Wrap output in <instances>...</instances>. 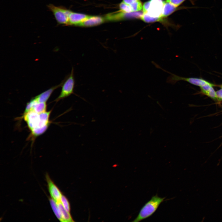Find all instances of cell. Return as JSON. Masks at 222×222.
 Instances as JSON below:
<instances>
[{
  "label": "cell",
  "instance_id": "8",
  "mask_svg": "<svg viewBox=\"0 0 222 222\" xmlns=\"http://www.w3.org/2000/svg\"><path fill=\"white\" fill-rule=\"evenodd\" d=\"M106 21L105 17L99 16H90L77 26L88 27L100 25Z\"/></svg>",
  "mask_w": 222,
  "mask_h": 222
},
{
  "label": "cell",
  "instance_id": "11",
  "mask_svg": "<svg viewBox=\"0 0 222 222\" xmlns=\"http://www.w3.org/2000/svg\"><path fill=\"white\" fill-rule=\"evenodd\" d=\"M177 9V7L169 2H165L161 17L165 18Z\"/></svg>",
  "mask_w": 222,
  "mask_h": 222
},
{
  "label": "cell",
  "instance_id": "10",
  "mask_svg": "<svg viewBox=\"0 0 222 222\" xmlns=\"http://www.w3.org/2000/svg\"><path fill=\"white\" fill-rule=\"evenodd\" d=\"M63 82V80L59 84L52 87L47 90L35 97V98L38 102L46 103L53 91L56 89L61 87L62 84Z\"/></svg>",
  "mask_w": 222,
  "mask_h": 222
},
{
  "label": "cell",
  "instance_id": "22",
  "mask_svg": "<svg viewBox=\"0 0 222 222\" xmlns=\"http://www.w3.org/2000/svg\"><path fill=\"white\" fill-rule=\"evenodd\" d=\"M217 99L219 100H222V88L220 90L216 92Z\"/></svg>",
  "mask_w": 222,
  "mask_h": 222
},
{
  "label": "cell",
  "instance_id": "1",
  "mask_svg": "<svg viewBox=\"0 0 222 222\" xmlns=\"http://www.w3.org/2000/svg\"><path fill=\"white\" fill-rule=\"evenodd\" d=\"M165 199V197L161 198L157 195L152 196L141 208L138 216L133 221L139 222L151 216Z\"/></svg>",
  "mask_w": 222,
  "mask_h": 222
},
{
  "label": "cell",
  "instance_id": "21",
  "mask_svg": "<svg viewBox=\"0 0 222 222\" xmlns=\"http://www.w3.org/2000/svg\"><path fill=\"white\" fill-rule=\"evenodd\" d=\"M150 3V0L145 2L142 6L143 12V13H146L149 8Z\"/></svg>",
  "mask_w": 222,
  "mask_h": 222
},
{
  "label": "cell",
  "instance_id": "18",
  "mask_svg": "<svg viewBox=\"0 0 222 222\" xmlns=\"http://www.w3.org/2000/svg\"><path fill=\"white\" fill-rule=\"evenodd\" d=\"M119 8L121 11L126 13L132 12L130 6L122 2L119 5Z\"/></svg>",
  "mask_w": 222,
  "mask_h": 222
},
{
  "label": "cell",
  "instance_id": "13",
  "mask_svg": "<svg viewBox=\"0 0 222 222\" xmlns=\"http://www.w3.org/2000/svg\"><path fill=\"white\" fill-rule=\"evenodd\" d=\"M56 203L60 211L63 222L74 221L70 212L65 210L61 203L60 202Z\"/></svg>",
  "mask_w": 222,
  "mask_h": 222
},
{
  "label": "cell",
  "instance_id": "7",
  "mask_svg": "<svg viewBox=\"0 0 222 222\" xmlns=\"http://www.w3.org/2000/svg\"><path fill=\"white\" fill-rule=\"evenodd\" d=\"M45 177L51 198L56 203L60 202L62 194L60 190L50 178L47 173L46 174Z\"/></svg>",
  "mask_w": 222,
  "mask_h": 222
},
{
  "label": "cell",
  "instance_id": "15",
  "mask_svg": "<svg viewBox=\"0 0 222 222\" xmlns=\"http://www.w3.org/2000/svg\"><path fill=\"white\" fill-rule=\"evenodd\" d=\"M164 18L160 17H153L149 16L146 13H143L141 19L146 23H151L156 22H163Z\"/></svg>",
  "mask_w": 222,
  "mask_h": 222
},
{
  "label": "cell",
  "instance_id": "4",
  "mask_svg": "<svg viewBox=\"0 0 222 222\" xmlns=\"http://www.w3.org/2000/svg\"><path fill=\"white\" fill-rule=\"evenodd\" d=\"M47 6L53 13L58 25H68V18L71 10L63 6H56L52 4H49Z\"/></svg>",
  "mask_w": 222,
  "mask_h": 222
},
{
  "label": "cell",
  "instance_id": "5",
  "mask_svg": "<svg viewBox=\"0 0 222 222\" xmlns=\"http://www.w3.org/2000/svg\"><path fill=\"white\" fill-rule=\"evenodd\" d=\"M143 14V11L126 13L120 10L107 14L105 18L106 21H115L128 19H140Z\"/></svg>",
  "mask_w": 222,
  "mask_h": 222
},
{
  "label": "cell",
  "instance_id": "19",
  "mask_svg": "<svg viewBox=\"0 0 222 222\" xmlns=\"http://www.w3.org/2000/svg\"><path fill=\"white\" fill-rule=\"evenodd\" d=\"M186 0L189 1L193 5L195 4V2L197 1V0H166V1L171 3L178 7Z\"/></svg>",
  "mask_w": 222,
  "mask_h": 222
},
{
  "label": "cell",
  "instance_id": "23",
  "mask_svg": "<svg viewBox=\"0 0 222 222\" xmlns=\"http://www.w3.org/2000/svg\"><path fill=\"white\" fill-rule=\"evenodd\" d=\"M139 0H123V2L126 4L130 5L134 2Z\"/></svg>",
  "mask_w": 222,
  "mask_h": 222
},
{
  "label": "cell",
  "instance_id": "17",
  "mask_svg": "<svg viewBox=\"0 0 222 222\" xmlns=\"http://www.w3.org/2000/svg\"><path fill=\"white\" fill-rule=\"evenodd\" d=\"M60 202L65 210L70 212V207L69 202L66 197L63 195L61 197Z\"/></svg>",
  "mask_w": 222,
  "mask_h": 222
},
{
  "label": "cell",
  "instance_id": "14",
  "mask_svg": "<svg viewBox=\"0 0 222 222\" xmlns=\"http://www.w3.org/2000/svg\"><path fill=\"white\" fill-rule=\"evenodd\" d=\"M51 208L55 215L60 221L63 222L60 211L56 202L51 198L49 199Z\"/></svg>",
  "mask_w": 222,
  "mask_h": 222
},
{
  "label": "cell",
  "instance_id": "6",
  "mask_svg": "<svg viewBox=\"0 0 222 222\" xmlns=\"http://www.w3.org/2000/svg\"><path fill=\"white\" fill-rule=\"evenodd\" d=\"M149 8L146 13L153 17H161L165 2L163 0H150Z\"/></svg>",
  "mask_w": 222,
  "mask_h": 222
},
{
  "label": "cell",
  "instance_id": "16",
  "mask_svg": "<svg viewBox=\"0 0 222 222\" xmlns=\"http://www.w3.org/2000/svg\"><path fill=\"white\" fill-rule=\"evenodd\" d=\"M132 12L140 11L142 9V2L140 0H138L130 5Z\"/></svg>",
  "mask_w": 222,
  "mask_h": 222
},
{
  "label": "cell",
  "instance_id": "12",
  "mask_svg": "<svg viewBox=\"0 0 222 222\" xmlns=\"http://www.w3.org/2000/svg\"><path fill=\"white\" fill-rule=\"evenodd\" d=\"M35 103L31 110L35 112L40 113L46 111L47 105L46 102H39L37 101L34 97L33 98Z\"/></svg>",
  "mask_w": 222,
  "mask_h": 222
},
{
  "label": "cell",
  "instance_id": "9",
  "mask_svg": "<svg viewBox=\"0 0 222 222\" xmlns=\"http://www.w3.org/2000/svg\"><path fill=\"white\" fill-rule=\"evenodd\" d=\"M90 15L71 11L68 18V25L77 26L87 18Z\"/></svg>",
  "mask_w": 222,
  "mask_h": 222
},
{
  "label": "cell",
  "instance_id": "20",
  "mask_svg": "<svg viewBox=\"0 0 222 222\" xmlns=\"http://www.w3.org/2000/svg\"><path fill=\"white\" fill-rule=\"evenodd\" d=\"M214 85L213 84H208L201 86L200 87L202 92L206 95L213 88L212 86Z\"/></svg>",
  "mask_w": 222,
  "mask_h": 222
},
{
  "label": "cell",
  "instance_id": "2",
  "mask_svg": "<svg viewBox=\"0 0 222 222\" xmlns=\"http://www.w3.org/2000/svg\"><path fill=\"white\" fill-rule=\"evenodd\" d=\"M75 84L74 69L73 67H72L71 73L63 80L60 94L54 101L57 102L61 100L68 97L72 94L79 97L74 93Z\"/></svg>",
  "mask_w": 222,
  "mask_h": 222
},
{
  "label": "cell",
  "instance_id": "3",
  "mask_svg": "<svg viewBox=\"0 0 222 222\" xmlns=\"http://www.w3.org/2000/svg\"><path fill=\"white\" fill-rule=\"evenodd\" d=\"M152 63L157 68L161 69L164 71L170 74V75L167 77L166 80V82L168 83L173 85L178 81L183 80L187 81L192 84L200 87L208 84H212L202 79L194 78H186L179 76L165 70L154 61H152Z\"/></svg>",
  "mask_w": 222,
  "mask_h": 222
}]
</instances>
